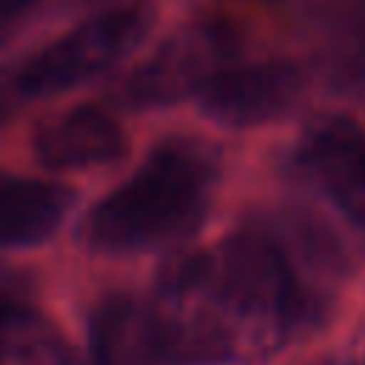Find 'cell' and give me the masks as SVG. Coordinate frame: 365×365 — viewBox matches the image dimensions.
Wrapping results in <instances>:
<instances>
[{"mask_svg":"<svg viewBox=\"0 0 365 365\" xmlns=\"http://www.w3.org/2000/svg\"><path fill=\"white\" fill-rule=\"evenodd\" d=\"M214 185V163L191 143H163L86 220L94 248L123 254L145 251L191 234L205 211Z\"/></svg>","mask_w":365,"mask_h":365,"instance_id":"6da1fadb","label":"cell"},{"mask_svg":"<svg viewBox=\"0 0 365 365\" xmlns=\"http://www.w3.org/2000/svg\"><path fill=\"white\" fill-rule=\"evenodd\" d=\"M151 23L154 11L145 3L103 11L31 54L17 71V88L29 97H43L86 83L134 51Z\"/></svg>","mask_w":365,"mask_h":365,"instance_id":"7a4b0ae2","label":"cell"},{"mask_svg":"<svg viewBox=\"0 0 365 365\" xmlns=\"http://www.w3.org/2000/svg\"><path fill=\"white\" fill-rule=\"evenodd\" d=\"M237 51V34L225 23H194L174 31L137 66L128 80V97L140 106H171L225 68Z\"/></svg>","mask_w":365,"mask_h":365,"instance_id":"3957f363","label":"cell"},{"mask_svg":"<svg viewBox=\"0 0 365 365\" xmlns=\"http://www.w3.org/2000/svg\"><path fill=\"white\" fill-rule=\"evenodd\" d=\"M220 282L225 299L240 311L291 322L302 308L299 285L285 254L262 231H242L225 242Z\"/></svg>","mask_w":365,"mask_h":365,"instance_id":"277c9868","label":"cell"},{"mask_svg":"<svg viewBox=\"0 0 365 365\" xmlns=\"http://www.w3.org/2000/svg\"><path fill=\"white\" fill-rule=\"evenodd\" d=\"M302 97V74L294 63L265 60L225 66L197 94L200 108L220 125L248 128L282 117Z\"/></svg>","mask_w":365,"mask_h":365,"instance_id":"5b68a950","label":"cell"},{"mask_svg":"<svg viewBox=\"0 0 365 365\" xmlns=\"http://www.w3.org/2000/svg\"><path fill=\"white\" fill-rule=\"evenodd\" d=\"M91 365H177V328L131 297L103 299L88 322Z\"/></svg>","mask_w":365,"mask_h":365,"instance_id":"8992f818","label":"cell"},{"mask_svg":"<svg viewBox=\"0 0 365 365\" xmlns=\"http://www.w3.org/2000/svg\"><path fill=\"white\" fill-rule=\"evenodd\" d=\"M125 151L123 125L100 106H74L43 123L34 134V154L57 171H77L114 163Z\"/></svg>","mask_w":365,"mask_h":365,"instance_id":"52a82bcc","label":"cell"},{"mask_svg":"<svg viewBox=\"0 0 365 365\" xmlns=\"http://www.w3.org/2000/svg\"><path fill=\"white\" fill-rule=\"evenodd\" d=\"M68 208V188L0 171V248H23L48 240Z\"/></svg>","mask_w":365,"mask_h":365,"instance_id":"ba28073f","label":"cell"},{"mask_svg":"<svg viewBox=\"0 0 365 365\" xmlns=\"http://www.w3.org/2000/svg\"><path fill=\"white\" fill-rule=\"evenodd\" d=\"M0 365H77V359L51 322L14 302L0 325Z\"/></svg>","mask_w":365,"mask_h":365,"instance_id":"9c48e42d","label":"cell"},{"mask_svg":"<svg viewBox=\"0 0 365 365\" xmlns=\"http://www.w3.org/2000/svg\"><path fill=\"white\" fill-rule=\"evenodd\" d=\"M362 137H365V131L354 117L322 114L305 128L302 143H299V157H302V163H308L319 174H325L339 160H345L362 143Z\"/></svg>","mask_w":365,"mask_h":365,"instance_id":"30bf717a","label":"cell"},{"mask_svg":"<svg viewBox=\"0 0 365 365\" xmlns=\"http://www.w3.org/2000/svg\"><path fill=\"white\" fill-rule=\"evenodd\" d=\"M34 3H40V0H0V26L9 23V20H14V17H20Z\"/></svg>","mask_w":365,"mask_h":365,"instance_id":"8fae6325","label":"cell"},{"mask_svg":"<svg viewBox=\"0 0 365 365\" xmlns=\"http://www.w3.org/2000/svg\"><path fill=\"white\" fill-rule=\"evenodd\" d=\"M14 305V299L11 297H6L3 291H0V325H3V319H6V314H9V308Z\"/></svg>","mask_w":365,"mask_h":365,"instance_id":"7c38bea8","label":"cell"}]
</instances>
